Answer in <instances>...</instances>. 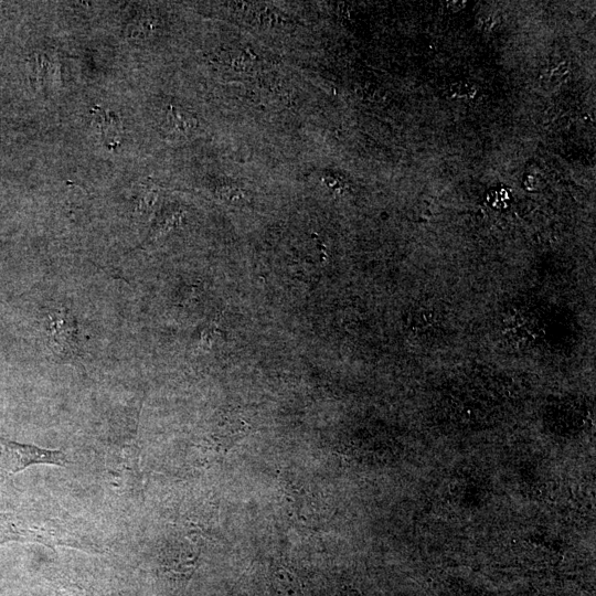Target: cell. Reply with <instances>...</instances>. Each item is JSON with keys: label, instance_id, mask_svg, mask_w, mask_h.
I'll return each instance as SVG.
<instances>
[{"label": "cell", "instance_id": "1", "mask_svg": "<svg viewBox=\"0 0 596 596\" xmlns=\"http://www.w3.org/2000/svg\"><path fill=\"white\" fill-rule=\"evenodd\" d=\"M7 541L36 542L49 548L63 546L88 552L100 548L88 529L50 508L0 516V542Z\"/></svg>", "mask_w": 596, "mask_h": 596}, {"label": "cell", "instance_id": "2", "mask_svg": "<svg viewBox=\"0 0 596 596\" xmlns=\"http://www.w3.org/2000/svg\"><path fill=\"white\" fill-rule=\"evenodd\" d=\"M36 464L66 466L68 460L60 451L0 439V475H15Z\"/></svg>", "mask_w": 596, "mask_h": 596}, {"label": "cell", "instance_id": "3", "mask_svg": "<svg viewBox=\"0 0 596 596\" xmlns=\"http://www.w3.org/2000/svg\"><path fill=\"white\" fill-rule=\"evenodd\" d=\"M48 328L53 346L60 354H67L77 346V326L68 312H55L49 316Z\"/></svg>", "mask_w": 596, "mask_h": 596}, {"label": "cell", "instance_id": "4", "mask_svg": "<svg viewBox=\"0 0 596 596\" xmlns=\"http://www.w3.org/2000/svg\"><path fill=\"white\" fill-rule=\"evenodd\" d=\"M104 143L115 147L121 143L122 125L119 117L110 111H95Z\"/></svg>", "mask_w": 596, "mask_h": 596}, {"label": "cell", "instance_id": "5", "mask_svg": "<svg viewBox=\"0 0 596 596\" xmlns=\"http://www.w3.org/2000/svg\"><path fill=\"white\" fill-rule=\"evenodd\" d=\"M166 119L165 127H168L169 133L185 134L191 130L190 117L174 108L169 109Z\"/></svg>", "mask_w": 596, "mask_h": 596}, {"label": "cell", "instance_id": "6", "mask_svg": "<svg viewBox=\"0 0 596 596\" xmlns=\"http://www.w3.org/2000/svg\"><path fill=\"white\" fill-rule=\"evenodd\" d=\"M342 596H349V595H345V594L343 595V594H342Z\"/></svg>", "mask_w": 596, "mask_h": 596}]
</instances>
